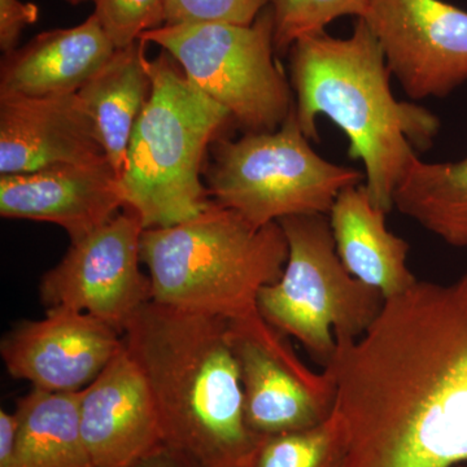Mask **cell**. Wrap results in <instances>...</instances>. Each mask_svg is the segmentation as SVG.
<instances>
[{"label":"cell","mask_w":467,"mask_h":467,"mask_svg":"<svg viewBox=\"0 0 467 467\" xmlns=\"http://www.w3.org/2000/svg\"><path fill=\"white\" fill-rule=\"evenodd\" d=\"M39 7L21 0H0V48L5 55L16 50L24 27L38 21Z\"/></svg>","instance_id":"obj_25"},{"label":"cell","mask_w":467,"mask_h":467,"mask_svg":"<svg viewBox=\"0 0 467 467\" xmlns=\"http://www.w3.org/2000/svg\"><path fill=\"white\" fill-rule=\"evenodd\" d=\"M269 5L251 26L192 23L162 26L140 39L155 43L182 67L187 78L252 133L281 128L292 92L275 58Z\"/></svg>","instance_id":"obj_8"},{"label":"cell","mask_w":467,"mask_h":467,"mask_svg":"<svg viewBox=\"0 0 467 467\" xmlns=\"http://www.w3.org/2000/svg\"><path fill=\"white\" fill-rule=\"evenodd\" d=\"M144 46L140 39L117 48L109 63L77 91L119 177L124 173L134 126L152 90Z\"/></svg>","instance_id":"obj_18"},{"label":"cell","mask_w":467,"mask_h":467,"mask_svg":"<svg viewBox=\"0 0 467 467\" xmlns=\"http://www.w3.org/2000/svg\"><path fill=\"white\" fill-rule=\"evenodd\" d=\"M125 208L119 174L107 158L0 177V216L50 223L70 243L106 225Z\"/></svg>","instance_id":"obj_13"},{"label":"cell","mask_w":467,"mask_h":467,"mask_svg":"<svg viewBox=\"0 0 467 467\" xmlns=\"http://www.w3.org/2000/svg\"><path fill=\"white\" fill-rule=\"evenodd\" d=\"M152 90L131 134L119 177L125 208L144 229L178 225L211 205L202 183L209 147L232 119L167 51L147 57Z\"/></svg>","instance_id":"obj_5"},{"label":"cell","mask_w":467,"mask_h":467,"mask_svg":"<svg viewBox=\"0 0 467 467\" xmlns=\"http://www.w3.org/2000/svg\"><path fill=\"white\" fill-rule=\"evenodd\" d=\"M124 347L122 335L79 310L57 306L45 317L15 325L0 343L5 367L16 379L48 392H79Z\"/></svg>","instance_id":"obj_12"},{"label":"cell","mask_w":467,"mask_h":467,"mask_svg":"<svg viewBox=\"0 0 467 467\" xmlns=\"http://www.w3.org/2000/svg\"><path fill=\"white\" fill-rule=\"evenodd\" d=\"M79 392L33 389L18 399L16 467H94L82 435Z\"/></svg>","instance_id":"obj_19"},{"label":"cell","mask_w":467,"mask_h":467,"mask_svg":"<svg viewBox=\"0 0 467 467\" xmlns=\"http://www.w3.org/2000/svg\"><path fill=\"white\" fill-rule=\"evenodd\" d=\"M288 54L301 130L317 140L319 116L342 129L350 159L364 164L371 201L389 213L396 187L417 158L414 147L429 149L438 134V117L395 99L382 48L362 18L348 38L306 36Z\"/></svg>","instance_id":"obj_3"},{"label":"cell","mask_w":467,"mask_h":467,"mask_svg":"<svg viewBox=\"0 0 467 467\" xmlns=\"http://www.w3.org/2000/svg\"><path fill=\"white\" fill-rule=\"evenodd\" d=\"M457 467H467V463H465V465H460V466H457Z\"/></svg>","instance_id":"obj_29"},{"label":"cell","mask_w":467,"mask_h":467,"mask_svg":"<svg viewBox=\"0 0 467 467\" xmlns=\"http://www.w3.org/2000/svg\"><path fill=\"white\" fill-rule=\"evenodd\" d=\"M122 340L149 384L165 445L208 467H252L264 439L245 422L229 319L150 300Z\"/></svg>","instance_id":"obj_2"},{"label":"cell","mask_w":467,"mask_h":467,"mask_svg":"<svg viewBox=\"0 0 467 467\" xmlns=\"http://www.w3.org/2000/svg\"><path fill=\"white\" fill-rule=\"evenodd\" d=\"M287 337L260 313L230 321L245 422L261 439L312 429L333 414L337 393L333 371L310 370Z\"/></svg>","instance_id":"obj_9"},{"label":"cell","mask_w":467,"mask_h":467,"mask_svg":"<svg viewBox=\"0 0 467 467\" xmlns=\"http://www.w3.org/2000/svg\"><path fill=\"white\" fill-rule=\"evenodd\" d=\"M346 451L342 423L333 413L312 429L264 439L252 467H344Z\"/></svg>","instance_id":"obj_21"},{"label":"cell","mask_w":467,"mask_h":467,"mask_svg":"<svg viewBox=\"0 0 467 467\" xmlns=\"http://www.w3.org/2000/svg\"><path fill=\"white\" fill-rule=\"evenodd\" d=\"M94 15L116 48L140 41L143 33L164 26L167 0H95Z\"/></svg>","instance_id":"obj_23"},{"label":"cell","mask_w":467,"mask_h":467,"mask_svg":"<svg viewBox=\"0 0 467 467\" xmlns=\"http://www.w3.org/2000/svg\"><path fill=\"white\" fill-rule=\"evenodd\" d=\"M327 368L344 467L467 463V273L451 285L418 281L384 301Z\"/></svg>","instance_id":"obj_1"},{"label":"cell","mask_w":467,"mask_h":467,"mask_svg":"<svg viewBox=\"0 0 467 467\" xmlns=\"http://www.w3.org/2000/svg\"><path fill=\"white\" fill-rule=\"evenodd\" d=\"M134 467H208L182 451L161 444Z\"/></svg>","instance_id":"obj_27"},{"label":"cell","mask_w":467,"mask_h":467,"mask_svg":"<svg viewBox=\"0 0 467 467\" xmlns=\"http://www.w3.org/2000/svg\"><path fill=\"white\" fill-rule=\"evenodd\" d=\"M66 2L70 3V5H77L85 2H95V0H66Z\"/></svg>","instance_id":"obj_28"},{"label":"cell","mask_w":467,"mask_h":467,"mask_svg":"<svg viewBox=\"0 0 467 467\" xmlns=\"http://www.w3.org/2000/svg\"><path fill=\"white\" fill-rule=\"evenodd\" d=\"M18 420L16 413L0 410V467H16Z\"/></svg>","instance_id":"obj_26"},{"label":"cell","mask_w":467,"mask_h":467,"mask_svg":"<svg viewBox=\"0 0 467 467\" xmlns=\"http://www.w3.org/2000/svg\"><path fill=\"white\" fill-rule=\"evenodd\" d=\"M144 227L131 209L124 208L106 225L79 241L39 285L48 308L88 313L119 334L152 300L149 275L142 272L140 238Z\"/></svg>","instance_id":"obj_10"},{"label":"cell","mask_w":467,"mask_h":467,"mask_svg":"<svg viewBox=\"0 0 467 467\" xmlns=\"http://www.w3.org/2000/svg\"><path fill=\"white\" fill-rule=\"evenodd\" d=\"M107 158L97 126L76 94L0 98V174Z\"/></svg>","instance_id":"obj_15"},{"label":"cell","mask_w":467,"mask_h":467,"mask_svg":"<svg viewBox=\"0 0 467 467\" xmlns=\"http://www.w3.org/2000/svg\"><path fill=\"white\" fill-rule=\"evenodd\" d=\"M387 67L413 99L467 81V12L442 0H373L362 18Z\"/></svg>","instance_id":"obj_11"},{"label":"cell","mask_w":467,"mask_h":467,"mask_svg":"<svg viewBox=\"0 0 467 467\" xmlns=\"http://www.w3.org/2000/svg\"><path fill=\"white\" fill-rule=\"evenodd\" d=\"M373 0H267L272 9L276 54L290 52L292 46L306 36L325 33L337 18H364Z\"/></svg>","instance_id":"obj_22"},{"label":"cell","mask_w":467,"mask_h":467,"mask_svg":"<svg viewBox=\"0 0 467 467\" xmlns=\"http://www.w3.org/2000/svg\"><path fill=\"white\" fill-rule=\"evenodd\" d=\"M116 50L94 14L79 26L38 34L3 58L0 98L76 94Z\"/></svg>","instance_id":"obj_16"},{"label":"cell","mask_w":467,"mask_h":467,"mask_svg":"<svg viewBox=\"0 0 467 467\" xmlns=\"http://www.w3.org/2000/svg\"><path fill=\"white\" fill-rule=\"evenodd\" d=\"M393 207L454 247H467V159L431 164L416 159L393 193Z\"/></svg>","instance_id":"obj_20"},{"label":"cell","mask_w":467,"mask_h":467,"mask_svg":"<svg viewBox=\"0 0 467 467\" xmlns=\"http://www.w3.org/2000/svg\"><path fill=\"white\" fill-rule=\"evenodd\" d=\"M140 259L152 301L236 321L259 315L257 299L288 259L278 223L256 226L216 202L178 225L144 229Z\"/></svg>","instance_id":"obj_4"},{"label":"cell","mask_w":467,"mask_h":467,"mask_svg":"<svg viewBox=\"0 0 467 467\" xmlns=\"http://www.w3.org/2000/svg\"><path fill=\"white\" fill-rule=\"evenodd\" d=\"M212 201L256 226L304 214L328 216L337 195L364 175L326 161L310 147L295 110L275 131L217 137L204 165Z\"/></svg>","instance_id":"obj_7"},{"label":"cell","mask_w":467,"mask_h":467,"mask_svg":"<svg viewBox=\"0 0 467 467\" xmlns=\"http://www.w3.org/2000/svg\"><path fill=\"white\" fill-rule=\"evenodd\" d=\"M386 214L359 183L337 195L328 221L344 267L389 300L413 287L418 279L407 265L409 244L387 229Z\"/></svg>","instance_id":"obj_17"},{"label":"cell","mask_w":467,"mask_h":467,"mask_svg":"<svg viewBox=\"0 0 467 467\" xmlns=\"http://www.w3.org/2000/svg\"><path fill=\"white\" fill-rule=\"evenodd\" d=\"M278 223L287 239L288 259L281 278L260 291L257 309L325 368L337 347L367 333L386 299L344 267L326 214L285 217Z\"/></svg>","instance_id":"obj_6"},{"label":"cell","mask_w":467,"mask_h":467,"mask_svg":"<svg viewBox=\"0 0 467 467\" xmlns=\"http://www.w3.org/2000/svg\"><path fill=\"white\" fill-rule=\"evenodd\" d=\"M267 0H167L164 26L226 23L251 26Z\"/></svg>","instance_id":"obj_24"},{"label":"cell","mask_w":467,"mask_h":467,"mask_svg":"<svg viewBox=\"0 0 467 467\" xmlns=\"http://www.w3.org/2000/svg\"><path fill=\"white\" fill-rule=\"evenodd\" d=\"M79 398L92 466L134 467L164 444L152 393L125 346Z\"/></svg>","instance_id":"obj_14"}]
</instances>
